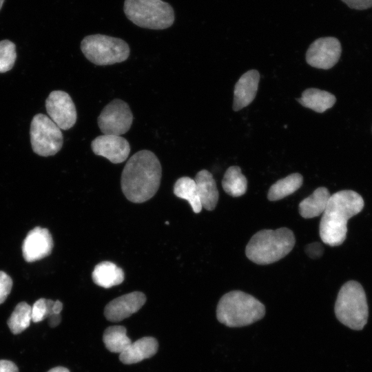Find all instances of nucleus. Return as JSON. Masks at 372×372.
<instances>
[{"label":"nucleus","instance_id":"1","mask_svg":"<svg viewBox=\"0 0 372 372\" xmlns=\"http://www.w3.org/2000/svg\"><path fill=\"white\" fill-rule=\"evenodd\" d=\"M162 168L157 156L151 151L137 152L127 161L121 177V189L130 201L144 203L157 192Z\"/></svg>","mask_w":372,"mask_h":372},{"label":"nucleus","instance_id":"2","mask_svg":"<svg viewBox=\"0 0 372 372\" xmlns=\"http://www.w3.org/2000/svg\"><path fill=\"white\" fill-rule=\"evenodd\" d=\"M364 207L362 196L352 190H342L331 195L320 223V236L330 246L341 245L347 237V222Z\"/></svg>","mask_w":372,"mask_h":372},{"label":"nucleus","instance_id":"3","mask_svg":"<svg viewBox=\"0 0 372 372\" xmlns=\"http://www.w3.org/2000/svg\"><path fill=\"white\" fill-rule=\"evenodd\" d=\"M296 242L293 231L281 227L276 230L262 229L251 238L246 246L248 259L258 265H269L286 256Z\"/></svg>","mask_w":372,"mask_h":372},{"label":"nucleus","instance_id":"4","mask_svg":"<svg viewBox=\"0 0 372 372\" xmlns=\"http://www.w3.org/2000/svg\"><path fill=\"white\" fill-rule=\"evenodd\" d=\"M265 315V305L251 295L241 291H231L223 295L216 308L217 320L229 327L251 324Z\"/></svg>","mask_w":372,"mask_h":372},{"label":"nucleus","instance_id":"5","mask_svg":"<svg viewBox=\"0 0 372 372\" xmlns=\"http://www.w3.org/2000/svg\"><path fill=\"white\" fill-rule=\"evenodd\" d=\"M338 320L353 330H361L367 322L368 304L365 292L356 281H349L340 288L335 304Z\"/></svg>","mask_w":372,"mask_h":372},{"label":"nucleus","instance_id":"6","mask_svg":"<svg viewBox=\"0 0 372 372\" xmlns=\"http://www.w3.org/2000/svg\"><path fill=\"white\" fill-rule=\"evenodd\" d=\"M124 12L135 25L152 30H163L172 25L174 12L162 0H125Z\"/></svg>","mask_w":372,"mask_h":372},{"label":"nucleus","instance_id":"7","mask_svg":"<svg viewBox=\"0 0 372 372\" xmlns=\"http://www.w3.org/2000/svg\"><path fill=\"white\" fill-rule=\"evenodd\" d=\"M81 50L92 63L108 65L127 59L130 50L121 39L96 34L85 37L81 43Z\"/></svg>","mask_w":372,"mask_h":372},{"label":"nucleus","instance_id":"8","mask_svg":"<svg viewBox=\"0 0 372 372\" xmlns=\"http://www.w3.org/2000/svg\"><path fill=\"white\" fill-rule=\"evenodd\" d=\"M30 134L32 150L39 156H53L63 146L61 129L45 114H37L32 118Z\"/></svg>","mask_w":372,"mask_h":372},{"label":"nucleus","instance_id":"9","mask_svg":"<svg viewBox=\"0 0 372 372\" xmlns=\"http://www.w3.org/2000/svg\"><path fill=\"white\" fill-rule=\"evenodd\" d=\"M132 112L128 104L116 99L106 105L98 117V125L105 135L121 136L130 129Z\"/></svg>","mask_w":372,"mask_h":372},{"label":"nucleus","instance_id":"10","mask_svg":"<svg viewBox=\"0 0 372 372\" xmlns=\"http://www.w3.org/2000/svg\"><path fill=\"white\" fill-rule=\"evenodd\" d=\"M45 108L50 119L61 130H69L76 123V107L67 92L62 90L50 92L45 100Z\"/></svg>","mask_w":372,"mask_h":372},{"label":"nucleus","instance_id":"11","mask_svg":"<svg viewBox=\"0 0 372 372\" xmlns=\"http://www.w3.org/2000/svg\"><path fill=\"white\" fill-rule=\"evenodd\" d=\"M341 52V45L338 39L332 37H321L309 47L306 61L312 67L328 70L338 63Z\"/></svg>","mask_w":372,"mask_h":372},{"label":"nucleus","instance_id":"12","mask_svg":"<svg viewBox=\"0 0 372 372\" xmlns=\"http://www.w3.org/2000/svg\"><path fill=\"white\" fill-rule=\"evenodd\" d=\"M94 154L108 159L112 163L125 161L130 152L129 142L121 136L101 135L96 137L91 143Z\"/></svg>","mask_w":372,"mask_h":372},{"label":"nucleus","instance_id":"13","mask_svg":"<svg viewBox=\"0 0 372 372\" xmlns=\"http://www.w3.org/2000/svg\"><path fill=\"white\" fill-rule=\"evenodd\" d=\"M52 248L50 231L46 228L36 227L28 233L23 242V256L27 262H34L50 255Z\"/></svg>","mask_w":372,"mask_h":372},{"label":"nucleus","instance_id":"14","mask_svg":"<svg viewBox=\"0 0 372 372\" xmlns=\"http://www.w3.org/2000/svg\"><path fill=\"white\" fill-rule=\"evenodd\" d=\"M146 296L141 291H133L110 301L105 307L104 315L111 322H119L137 312L145 303Z\"/></svg>","mask_w":372,"mask_h":372},{"label":"nucleus","instance_id":"15","mask_svg":"<svg viewBox=\"0 0 372 372\" xmlns=\"http://www.w3.org/2000/svg\"><path fill=\"white\" fill-rule=\"evenodd\" d=\"M260 79V74L256 70L244 73L235 85L233 110L238 111L249 105L255 99Z\"/></svg>","mask_w":372,"mask_h":372},{"label":"nucleus","instance_id":"16","mask_svg":"<svg viewBox=\"0 0 372 372\" xmlns=\"http://www.w3.org/2000/svg\"><path fill=\"white\" fill-rule=\"evenodd\" d=\"M158 348V343L153 337H143L132 342L120 353V361L125 364L138 363L154 355Z\"/></svg>","mask_w":372,"mask_h":372},{"label":"nucleus","instance_id":"17","mask_svg":"<svg viewBox=\"0 0 372 372\" xmlns=\"http://www.w3.org/2000/svg\"><path fill=\"white\" fill-rule=\"evenodd\" d=\"M202 207L213 210L218 201V191L212 174L206 169L198 172L194 178Z\"/></svg>","mask_w":372,"mask_h":372},{"label":"nucleus","instance_id":"18","mask_svg":"<svg viewBox=\"0 0 372 372\" xmlns=\"http://www.w3.org/2000/svg\"><path fill=\"white\" fill-rule=\"evenodd\" d=\"M92 277L96 285L108 289L122 283L125 275L123 270L116 264L104 261L95 266Z\"/></svg>","mask_w":372,"mask_h":372},{"label":"nucleus","instance_id":"19","mask_svg":"<svg viewBox=\"0 0 372 372\" xmlns=\"http://www.w3.org/2000/svg\"><path fill=\"white\" fill-rule=\"evenodd\" d=\"M331 194L324 187L317 188L310 196L299 204L300 216L304 218H312L322 214L325 210Z\"/></svg>","mask_w":372,"mask_h":372},{"label":"nucleus","instance_id":"20","mask_svg":"<svg viewBox=\"0 0 372 372\" xmlns=\"http://www.w3.org/2000/svg\"><path fill=\"white\" fill-rule=\"evenodd\" d=\"M299 103L313 111L322 113L331 108L335 103V96L327 91L317 88H308L297 99Z\"/></svg>","mask_w":372,"mask_h":372},{"label":"nucleus","instance_id":"21","mask_svg":"<svg viewBox=\"0 0 372 372\" xmlns=\"http://www.w3.org/2000/svg\"><path fill=\"white\" fill-rule=\"evenodd\" d=\"M302 182L303 178L300 174H291L273 184L269 189L267 198L271 201L280 200L298 190Z\"/></svg>","mask_w":372,"mask_h":372},{"label":"nucleus","instance_id":"22","mask_svg":"<svg viewBox=\"0 0 372 372\" xmlns=\"http://www.w3.org/2000/svg\"><path fill=\"white\" fill-rule=\"evenodd\" d=\"M174 194L177 197L187 200L194 213L201 211L203 207L194 179L188 176L179 178L174 183Z\"/></svg>","mask_w":372,"mask_h":372},{"label":"nucleus","instance_id":"23","mask_svg":"<svg viewBox=\"0 0 372 372\" xmlns=\"http://www.w3.org/2000/svg\"><path fill=\"white\" fill-rule=\"evenodd\" d=\"M222 186L224 191L233 197H239L247 189V180L238 166H231L225 172Z\"/></svg>","mask_w":372,"mask_h":372},{"label":"nucleus","instance_id":"24","mask_svg":"<svg viewBox=\"0 0 372 372\" xmlns=\"http://www.w3.org/2000/svg\"><path fill=\"white\" fill-rule=\"evenodd\" d=\"M103 340L108 351L118 353L124 351L132 343L127 335L125 327L121 325L107 327L104 331Z\"/></svg>","mask_w":372,"mask_h":372},{"label":"nucleus","instance_id":"25","mask_svg":"<svg viewBox=\"0 0 372 372\" xmlns=\"http://www.w3.org/2000/svg\"><path fill=\"white\" fill-rule=\"evenodd\" d=\"M32 307L25 302H19L8 320V325L14 334L26 329L32 320Z\"/></svg>","mask_w":372,"mask_h":372},{"label":"nucleus","instance_id":"26","mask_svg":"<svg viewBox=\"0 0 372 372\" xmlns=\"http://www.w3.org/2000/svg\"><path fill=\"white\" fill-rule=\"evenodd\" d=\"M15 44L10 40L0 41V73L10 70L16 61Z\"/></svg>","mask_w":372,"mask_h":372},{"label":"nucleus","instance_id":"27","mask_svg":"<svg viewBox=\"0 0 372 372\" xmlns=\"http://www.w3.org/2000/svg\"><path fill=\"white\" fill-rule=\"evenodd\" d=\"M54 301L40 298L37 300L32 307V321L39 322L48 318L52 313V306Z\"/></svg>","mask_w":372,"mask_h":372},{"label":"nucleus","instance_id":"28","mask_svg":"<svg viewBox=\"0 0 372 372\" xmlns=\"http://www.w3.org/2000/svg\"><path fill=\"white\" fill-rule=\"evenodd\" d=\"M12 278L4 271H0V304H2L11 291Z\"/></svg>","mask_w":372,"mask_h":372},{"label":"nucleus","instance_id":"29","mask_svg":"<svg viewBox=\"0 0 372 372\" xmlns=\"http://www.w3.org/2000/svg\"><path fill=\"white\" fill-rule=\"evenodd\" d=\"M349 8L362 10L372 7V0H341Z\"/></svg>","mask_w":372,"mask_h":372},{"label":"nucleus","instance_id":"30","mask_svg":"<svg viewBox=\"0 0 372 372\" xmlns=\"http://www.w3.org/2000/svg\"><path fill=\"white\" fill-rule=\"evenodd\" d=\"M305 252L310 258L316 259L322 256L324 249L320 243L313 242L306 246Z\"/></svg>","mask_w":372,"mask_h":372},{"label":"nucleus","instance_id":"31","mask_svg":"<svg viewBox=\"0 0 372 372\" xmlns=\"http://www.w3.org/2000/svg\"><path fill=\"white\" fill-rule=\"evenodd\" d=\"M0 372H19L17 365L9 360H0Z\"/></svg>","mask_w":372,"mask_h":372},{"label":"nucleus","instance_id":"32","mask_svg":"<svg viewBox=\"0 0 372 372\" xmlns=\"http://www.w3.org/2000/svg\"><path fill=\"white\" fill-rule=\"evenodd\" d=\"M49 325L51 327H56L61 322V316L60 314H53L49 316L48 318Z\"/></svg>","mask_w":372,"mask_h":372},{"label":"nucleus","instance_id":"33","mask_svg":"<svg viewBox=\"0 0 372 372\" xmlns=\"http://www.w3.org/2000/svg\"><path fill=\"white\" fill-rule=\"evenodd\" d=\"M63 309V304L59 300H56L54 302L52 306V313L53 314H60L61 311Z\"/></svg>","mask_w":372,"mask_h":372},{"label":"nucleus","instance_id":"34","mask_svg":"<svg viewBox=\"0 0 372 372\" xmlns=\"http://www.w3.org/2000/svg\"><path fill=\"white\" fill-rule=\"evenodd\" d=\"M48 372H70V371L65 367L57 366V367L51 369Z\"/></svg>","mask_w":372,"mask_h":372},{"label":"nucleus","instance_id":"35","mask_svg":"<svg viewBox=\"0 0 372 372\" xmlns=\"http://www.w3.org/2000/svg\"><path fill=\"white\" fill-rule=\"evenodd\" d=\"M5 0H0V10L3 5Z\"/></svg>","mask_w":372,"mask_h":372},{"label":"nucleus","instance_id":"36","mask_svg":"<svg viewBox=\"0 0 372 372\" xmlns=\"http://www.w3.org/2000/svg\"><path fill=\"white\" fill-rule=\"evenodd\" d=\"M165 223H166V225H168V224H169V223H168V222H166Z\"/></svg>","mask_w":372,"mask_h":372}]
</instances>
